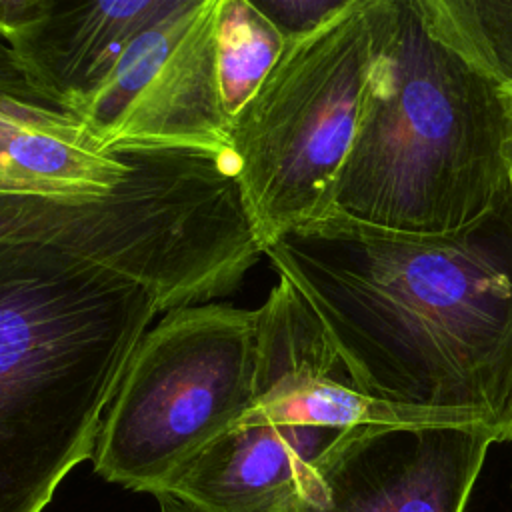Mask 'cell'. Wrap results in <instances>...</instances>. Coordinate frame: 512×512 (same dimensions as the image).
<instances>
[{
  "instance_id": "11",
  "label": "cell",
  "mask_w": 512,
  "mask_h": 512,
  "mask_svg": "<svg viewBox=\"0 0 512 512\" xmlns=\"http://www.w3.org/2000/svg\"><path fill=\"white\" fill-rule=\"evenodd\" d=\"M172 6L174 0H44L40 14L6 42L40 86L80 114L130 44Z\"/></svg>"
},
{
  "instance_id": "16",
  "label": "cell",
  "mask_w": 512,
  "mask_h": 512,
  "mask_svg": "<svg viewBox=\"0 0 512 512\" xmlns=\"http://www.w3.org/2000/svg\"><path fill=\"white\" fill-rule=\"evenodd\" d=\"M504 90H506V92H508V94H510V98H512V86H506V88H504Z\"/></svg>"
},
{
  "instance_id": "12",
  "label": "cell",
  "mask_w": 512,
  "mask_h": 512,
  "mask_svg": "<svg viewBox=\"0 0 512 512\" xmlns=\"http://www.w3.org/2000/svg\"><path fill=\"white\" fill-rule=\"evenodd\" d=\"M286 42L252 0H218L214 56L220 102L228 122L254 98Z\"/></svg>"
},
{
  "instance_id": "1",
  "label": "cell",
  "mask_w": 512,
  "mask_h": 512,
  "mask_svg": "<svg viewBox=\"0 0 512 512\" xmlns=\"http://www.w3.org/2000/svg\"><path fill=\"white\" fill-rule=\"evenodd\" d=\"M264 256L364 394L472 412L512 440V188L456 232H392L328 212Z\"/></svg>"
},
{
  "instance_id": "15",
  "label": "cell",
  "mask_w": 512,
  "mask_h": 512,
  "mask_svg": "<svg viewBox=\"0 0 512 512\" xmlns=\"http://www.w3.org/2000/svg\"><path fill=\"white\" fill-rule=\"evenodd\" d=\"M156 500H158V512H200L170 494H160L156 496Z\"/></svg>"
},
{
  "instance_id": "4",
  "label": "cell",
  "mask_w": 512,
  "mask_h": 512,
  "mask_svg": "<svg viewBox=\"0 0 512 512\" xmlns=\"http://www.w3.org/2000/svg\"><path fill=\"white\" fill-rule=\"evenodd\" d=\"M390 18L392 0H348L320 28L286 42L254 98L232 118L238 184L262 252L332 210Z\"/></svg>"
},
{
  "instance_id": "10",
  "label": "cell",
  "mask_w": 512,
  "mask_h": 512,
  "mask_svg": "<svg viewBox=\"0 0 512 512\" xmlns=\"http://www.w3.org/2000/svg\"><path fill=\"white\" fill-rule=\"evenodd\" d=\"M336 434L242 420L192 460L168 494L200 512H288Z\"/></svg>"
},
{
  "instance_id": "2",
  "label": "cell",
  "mask_w": 512,
  "mask_h": 512,
  "mask_svg": "<svg viewBox=\"0 0 512 512\" xmlns=\"http://www.w3.org/2000/svg\"><path fill=\"white\" fill-rule=\"evenodd\" d=\"M160 312L138 280L34 242H0V512H44L92 458L124 370Z\"/></svg>"
},
{
  "instance_id": "7",
  "label": "cell",
  "mask_w": 512,
  "mask_h": 512,
  "mask_svg": "<svg viewBox=\"0 0 512 512\" xmlns=\"http://www.w3.org/2000/svg\"><path fill=\"white\" fill-rule=\"evenodd\" d=\"M494 442L486 424L342 430L288 512H464Z\"/></svg>"
},
{
  "instance_id": "14",
  "label": "cell",
  "mask_w": 512,
  "mask_h": 512,
  "mask_svg": "<svg viewBox=\"0 0 512 512\" xmlns=\"http://www.w3.org/2000/svg\"><path fill=\"white\" fill-rule=\"evenodd\" d=\"M256 8L276 26L284 42L298 40L320 28L348 0H252Z\"/></svg>"
},
{
  "instance_id": "13",
  "label": "cell",
  "mask_w": 512,
  "mask_h": 512,
  "mask_svg": "<svg viewBox=\"0 0 512 512\" xmlns=\"http://www.w3.org/2000/svg\"><path fill=\"white\" fill-rule=\"evenodd\" d=\"M430 30L498 86H512V2L418 0Z\"/></svg>"
},
{
  "instance_id": "6",
  "label": "cell",
  "mask_w": 512,
  "mask_h": 512,
  "mask_svg": "<svg viewBox=\"0 0 512 512\" xmlns=\"http://www.w3.org/2000/svg\"><path fill=\"white\" fill-rule=\"evenodd\" d=\"M216 10L218 0H174L82 106L106 154L232 150L216 80Z\"/></svg>"
},
{
  "instance_id": "8",
  "label": "cell",
  "mask_w": 512,
  "mask_h": 512,
  "mask_svg": "<svg viewBox=\"0 0 512 512\" xmlns=\"http://www.w3.org/2000/svg\"><path fill=\"white\" fill-rule=\"evenodd\" d=\"M256 312V396L242 418L246 422L312 426L336 432L356 426H488L482 416L472 412L396 406L364 394L316 314L284 278H278Z\"/></svg>"
},
{
  "instance_id": "3",
  "label": "cell",
  "mask_w": 512,
  "mask_h": 512,
  "mask_svg": "<svg viewBox=\"0 0 512 512\" xmlns=\"http://www.w3.org/2000/svg\"><path fill=\"white\" fill-rule=\"evenodd\" d=\"M512 188V98L392 0L368 106L332 210L406 234L456 232Z\"/></svg>"
},
{
  "instance_id": "9",
  "label": "cell",
  "mask_w": 512,
  "mask_h": 512,
  "mask_svg": "<svg viewBox=\"0 0 512 512\" xmlns=\"http://www.w3.org/2000/svg\"><path fill=\"white\" fill-rule=\"evenodd\" d=\"M130 170L128 154H106L80 114L40 86L0 36V196L96 200Z\"/></svg>"
},
{
  "instance_id": "5",
  "label": "cell",
  "mask_w": 512,
  "mask_h": 512,
  "mask_svg": "<svg viewBox=\"0 0 512 512\" xmlns=\"http://www.w3.org/2000/svg\"><path fill=\"white\" fill-rule=\"evenodd\" d=\"M258 312L170 310L138 342L106 408L92 464L128 490L168 494L176 478L252 408Z\"/></svg>"
}]
</instances>
